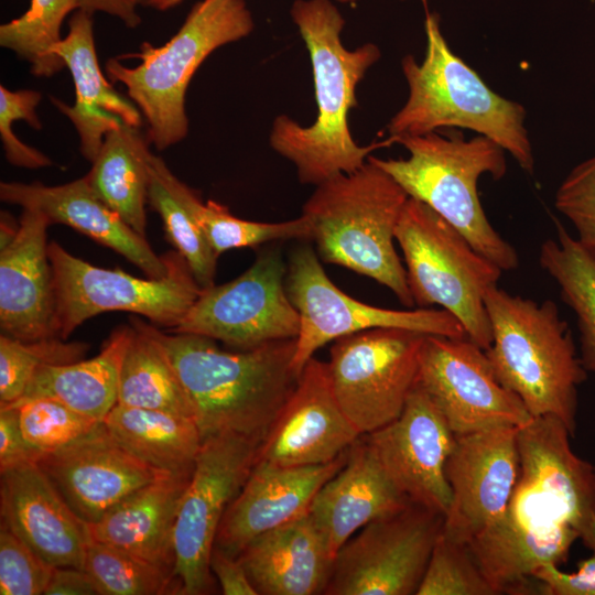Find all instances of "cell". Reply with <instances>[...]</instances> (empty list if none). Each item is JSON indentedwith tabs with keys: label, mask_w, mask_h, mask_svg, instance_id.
I'll return each mask as SVG.
<instances>
[{
	"label": "cell",
	"mask_w": 595,
	"mask_h": 595,
	"mask_svg": "<svg viewBox=\"0 0 595 595\" xmlns=\"http://www.w3.org/2000/svg\"><path fill=\"white\" fill-rule=\"evenodd\" d=\"M291 17L310 55L317 113L309 127L285 115L277 117L269 141L294 164L301 183L316 186L357 171L374 150L393 143L388 138L361 147L348 123L350 110L358 105L356 88L381 53L374 43L355 50L343 45L345 19L331 0H295Z\"/></svg>",
	"instance_id": "cell-1"
},
{
	"label": "cell",
	"mask_w": 595,
	"mask_h": 595,
	"mask_svg": "<svg viewBox=\"0 0 595 595\" xmlns=\"http://www.w3.org/2000/svg\"><path fill=\"white\" fill-rule=\"evenodd\" d=\"M153 333L191 400L202 441L236 433L263 441L294 391L296 338L227 350L194 334Z\"/></svg>",
	"instance_id": "cell-2"
},
{
	"label": "cell",
	"mask_w": 595,
	"mask_h": 595,
	"mask_svg": "<svg viewBox=\"0 0 595 595\" xmlns=\"http://www.w3.org/2000/svg\"><path fill=\"white\" fill-rule=\"evenodd\" d=\"M424 30L426 48L422 63L412 55L401 61L409 96L390 119L388 138L394 142L442 128L468 129L495 141L523 171L532 174L534 159L524 126L526 108L489 88L451 50L437 14L426 11Z\"/></svg>",
	"instance_id": "cell-3"
},
{
	"label": "cell",
	"mask_w": 595,
	"mask_h": 595,
	"mask_svg": "<svg viewBox=\"0 0 595 595\" xmlns=\"http://www.w3.org/2000/svg\"><path fill=\"white\" fill-rule=\"evenodd\" d=\"M407 192L371 160L316 185L302 208L320 259L368 277L413 307L396 228Z\"/></svg>",
	"instance_id": "cell-4"
},
{
	"label": "cell",
	"mask_w": 595,
	"mask_h": 595,
	"mask_svg": "<svg viewBox=\"0 0 595 595\" xmlns=\"http://www.w3.org/2000/svg\"><path fill=\"white\" fill-rule=\"evenodd\" d=\"M493 342L485 350L499 382L529 413L561 420L573 435L577 388L587 371L567 323L551 300L538 303L494 285L485 293Z\"/></svg>",
	"instance_id": "cell-5"
},
{
	"label": "cell",
	"mask_w": 595,
	"mask_h": 595,
	"mask_svg": "<svg viewBox=\"0 0 595 595\" xmlns=\"http://www.w3.org/2000/svg\"><path fill=\"white\" fill-rule=\"evenodd\" d=\"M407 159L369 160L392 176L407 192L454 226L483 256L502 271L519 266L516 249L489 223L478 196V180L489 174L500 180L507 172L505 150L491 139L477 134L444 137L437 131L402 137Z\"/></svg>",
	"instance_id": "cell-6"
},
{
	"label": "cell",
	"mask_w": 595,
	"mask_h": 595,
	"mask_svg": "<svg viewBox=\"0 0 595 595\" xmlns=\"http://www.w3.org/2000/svg\"><path fill=\"white\" fill-rule=\"evenodd\" d=\"M253 28L245 0H202L164 45L143 42L139 53L129 54L140 61L134 67L121 64L119 57L107 60V75L125 86L158 150L187 136L185 94L201 64L218 47L249 35Z\"/></svg>",
	"instance_id": "cell-7"
},
{
	"label": "cell",
	"mask_w": 595,
	"mask_h": 595,
	"mask_svg": "<svg viewBox=\"0 0 595 595\" xmlns=\"http://www.w3.org/2000/svg\"><path fill=\"white\" fill-rule=\"evenodd\" d=\"M408 285L418 307L439 305L484 350L493 342L485 293L504 272L479 253L447 220L409 197L396 228Z\"/></svg>",
	"instance_id": "cell-8"
},
{
	"label": "cell",
	"mask_w": 595,
	"mask_h": 595,
	"mask_svg": "<svg viewBox=\"0 0 595 595\" xmlns=\"http://www.w3.org/2000/svg\"><path fill=\"white\" fill-rule=\"evenodd\" d=\"M165 255L167 273L142 279L120 269L93 266L51 241L48 258L55 281L57 337L67 339L85 321L109 311L142 315L167 331L177 326L202 288L176 250Z\"/></svg>",
	"instance_id": "cell-9"
},
{
	"label": "cell",
	"mask_w": 595,
	"mask_h": 595,
	"mask_svg": "<svg viewBox=\"0 0 595 595\" xmlns=\"http://www.w3.org/2000/svg\"><path fill=\"white\" fill-rule=\"evenodd\" d=\"M285 289L300 317L292 361L298 375L322 346L366 329L403 328L426 335L467 337L458 320L443 309L391 310L347 295L327 277L318 255L307 245L292 251Z\"/></svg>",
	"instance_id": "cell-10"
},
{
	"label": "cell",
	"mask_w": 595,
	"mask_h": 595,
	"mask_svg": "<svg viewBox=\"0 0 595 595\" xmlns=\"http://www.w3.org/2000/svg\"><path fill=\"white\" fill-rule=\"evenodd\" d=\"M261 443L236 433L213 435L202 442L174 528L173 575L178 594L213 591L209 561L217 531L251 473Z\"/></svg>",
	"instance_id": "cell-11"
},
{
	"label": "cell",
	"mask_w": 595,
	"mask_h": 595,
	"mask_svg": "<svg viewBox=\"0 0 595 595\" xmlns=\"http://www.w3.org/2000/svg\"><path fill=\"white\" fill-rule=\"evenodd\" d=\"M425 335L380 327L333 342L327 361L333 390L361 435L387 425L402 412L418 383Z\"/></svg>",
	"instance_id": "cell-12"
},
{
	"label": "cell",
	"mask_w": 595,
	"mask_h": 595,
	"mask_svg": "<svg viewBox=\"0 0 595 595\" xmlns=\"http://www.w3.org/2000/svg\"><path fill=\"white\" fill-rule=\"evenodd\" d=\"M445 515L411 501L357 531L337 551L324 595H414Z\"/></svg>",
	"instance_id": "cell-13"
},
{
	"label": "cell",
	"mask_w": 595,
	"mask_h": 595,
	"mask_svg": "<svg viewBox=\"0 0 595 595\" xmlns=\"http://www.w3.org/2000/svg\"><path fill=\"white\" fill-rule=\"evenodd\" d=\"M286 266L278 248L261 251L239 277L202 292L177 326L234 349L298 337L300 317L285 289Z\"/></svg>",
	"instance_id": "cell-14"
},
{
	"label": "cell",
	"mask_w": 595,
	"mask_h": 595,
	"mask_svg": "<svg viewBox=\"0 0 595 595\" xmlns=\"http://www.w3.org/2000/svg\"><path fill=\"white\" fill-rule=\"evenodd\" d=\"M570 436L552 415L532 418L518 428L519 477L509 511L576 531L595 515V466L572 451Z\"/></svg>",
	"instance_id": "cell-15"
},
{
	"label": "cell",
	"mask_w": 595,
	"mask_h": 595,
	"mask_svg": "<svg viewBox=\"0 0 595 595\" xmlns=\"http://www.w3.org/2000/svg\"><path fill=\"white\" fill-rule=\"evenodd\" d=\"M418 383L455 435L532 420L521 399L497 379L483 348L469 338L425 335Z\"/></svg>",
	"instance_id": "cell-16"
},
{
	"label": "cell",
	"mask_w": 595,
	"mask_h": 595,
	"mask_svg": "<svg viewBox=\"0 0 595 595\" xmlns=\"http://www.w3.org/2000/svg\"><path fill=\"white\" fill-rule=\"evenodd\" d=\"M518 428L499 426L455 435L445 464L452 501L443 534L468 543L502 515L519 477Z\"/></svg>",
	"instance_id": "cell-17"
},
{
	"label": "cell",
	"mask_w": 595,
	"mask_h": 595,
	"mask_svg": "<svg viewBox=\"0 0 595 595\" xmlns=\"http://www.w3.org/2000/svg\"><path fill=\"white\" fill-rule=\"evenodd\" d=\"M364 436L389 478L411 501L447 512L452 490L445 464L455 434L419 383L396 420Z\"/></svg>",
	"instance_id": "cell-18"
},
{
	"label": "cell",
	"mask_w": 595,
	"mask_h": 595,
	"mask_svg": "<svg viewBox=\"0 0 595 595\" xmlns=\"http://www.w3.org/2000/svg\"><path fill=\"white\" fill-rule=\"evenodd\" d=\"M36 465L87 524L165 474L123 448L104 422L69 445L41 455Z\"/></svg>",
	"instance_id": "cell-19"
},
{
	"label": "cell",
	"mask_w": 595,
	"mask_h": 595,
	"mask_svg": "<svg viewBox=\"0 0 595 595\" xmlns=\"http://www.w3.org/2000/svg\"><path fill=\"white\" fill-rule=\"evenodd\" d=\"M360 436L336 399L327 361L313 357L262 441L257 462L279 466L326 464Z\"/></svg>",
	"instance_id": "cell-20"
},
{
	"label": "cell",
	"mask_w": 595,
	"mask_h": 595,
	"mask_svg": "<svg viewBox=\"0 0 595 595\" xmlns=\"http://www.w3.org/2000/svg\"><path fill=\"white\" fill-rule=\"evenodd\" d=\"M1 521L36 554L58 567L84 570L88 524L36 463L0 472Z\"/></svg>",
	"instance_id": "cell-21"
},
{
	"label": "cell",
	"mask_w": 595,
	"mask_h": 595,
	"mask_svg": "<svg viewBox=\"0 0 595 595\" xmlns=\"http://www.w3.org/2000/svg\"><path fill=\"white\" fill-rule=\"evenodd\" d=\"M348 450L320 465L279 466L256 462L228 506L215 545L237 556L255 538L309 512L321 487L346 463Z\"/></svg>",
	"instance_id": "cell-22"
},
{
	"label": "cell",
	"mask_w": 595,
	"mask_h": 595,
	"mask_svg": "<svg viewBox=\"0 0 595 595\" xmlns=\"http://www.w3.org/2000/svg\"><path fill=\"white\" fill-rule=\"evenodd\" d=\"M14 239L0 249V329L21 340L57 337L54 272L47 217L22 208Z\"/></svg>",
	"instance_id": "cell-23"
},
{
	"label": "cell",
	"mask_w": 595,
	"mask_h": 595,
	"mask_svg": "<svg viewBox=\"0 0 595 595\" xmlns=\"http://www.w3.org/2000/svg\"><path fill=\"white\" fill-rule=\"evenodd\" d=\"M4 203L42 212L51 224H64L123 256L149 278L167 273L166 255L158 256L147 238L134 231L91 190L86 176L56 186L40 182H1Z\"/></svg>",
	"instance_id": "cell-24"
},
{
	"label": "cell",
	"mask_w": 595,
	"mask_h": 595,
	"mask_svg": "<svg viewBox=\"0 0 595 595\" xmlns=\"http://www.w3.org/2000/svg\"><path fill=\"white\" fill-rule=\"evenodd\" d=\"M576 539L569 524L533 522L506 509L467 544L498 595H548L533 574L544 564L565 562Z\"/></svg>",
	"instance_id": "cell-25"
},
{
	"label": "cell",
	"mask_w": 595,
	"mask_h": 595,
	"mask_svg": "<svg viewBox=\"0 0 595 595\" xmlns=\"http://www.w3.org/2000/svg\"><path fill=\"white\" fill-rule=\"evenodd\" d=\"M410 502L361 435L348 448L345 465L317 491L309 515L335 558L342 545L367 523Z\"/></svg>",
	"instance_id": "cell-26"
},
{
	"label": "cell",
	"mask_w": 595,
	"mask_h": 595,
	"mask_svg": "<svg viewBox=\"0 0 595 595\" xmlns=\"http://www.w3.org/2000/svg\"><path fill=\"white\" fill-rule=\"evenodd\" d=\"M54 52L64 61L75 86V104L68 106L52 97V102L74 125L80 152L90 163L96 159L105 136L123 123L141 127L138 107L121 96L105 78L98 64L93 14L77 9L68 23V34Z\"/></svg>",
	"instance_id": "cell-27"
},
{
	"label": "cell",
	"mask_w": 595,
	"mask_h": 595,
	"mask_svg": "<svg viewBox=\"0 0 595 595\" xmlns=\"http://www.w3.org/2000/svg\"><path fill=\"white\" fill-rule=\"evenodd\" d=\"M237 559L258 595L324 594L334 562L309 512L252 539Z\"/></svg>",
	"instance_id": "cell-28"
},
{
	"label": "cell",
	"mask_w": 595,
	"mask_h": 595,
	"mask_svg": "<svg viewBox=\"0 0 595 595\" xmlns=\"http://www.w3.org/2000/svg\"><path fill=\"white\" fill-rule=\"evenodd\" d=\"M193 469L162 474L133 493L88 524L91 538L173 574L174 528Z\"/></svg>",
	"instance_id": "cell-29"
},
{
	"label": "cell",
	"mask_w": 595,
	"mask_h": 595,
	"mask_svg": "<svg viewBox=\"0 0 595 595\" xmlns=\"http://www.w3.org/2000/svg\"><path fill=\"white\" fill-rule=\"evenodd\" d=\"M131 334V325L118 326L95 357L41 367L19 400L51 398L104 421L117 404L120 366Z\"/></svg>",
	"instance_id": "cell-30"
},
{
	"label": "cell",
	"mask_w": 595,
	"mask_h": 595,
	"mask_svg": "<svg viewBox=\"0 0 595 595\" xmlns=\"http://www.w3.org/2000/svg\"><path fill=\"white\" fill-rule=\"evenodd\" d=\"M148 134L123 123L109 131L86 176L94 193L134 231L145 237L149 162Z\"/></svg>",
	"instance_id": "cell-31"
},
{
	"label": "cell",
	"mask_w": 595,
	"mask_h": 595,
	"mask_svg": "<svg viewBox=\"0 0 595 595\" xmlns=\"http://www.w3.org/2000/svg\"><path fill=\"white\" fill-rule=\"evenodd\" d=\"M102 422L123 448L151 467L164 473L194 468L203 441L193 419L117 403Z\"/></svg>",
	"instance_id": "cell-32"
},
{
	"label": "cell",
	"mask_w": 595,
	"mask_h": 595,
	"mask_svg": "<svg viewBox=\"0 0 595 595\" xmlns=\"http://www.w3.org/2000/svg\"><path fill=\"white\" fill-rule=\"evenodd\" d=\"M132 334L123 355L117 403L169 412L194 420L191 400L153 324L130 317Z\"/></svg>",
	"instance_id": "cell-33"
},
{
	"label": "cell",
	"mask_w": 595,
	"mask_h": 595,
	"mask_svg": "<svg viewBox=\"0 0 595 595\" xmlns=\"http://www.w3.org/2000/svg\"><path fill=\"white\" fill-rule=\"evenodd\" d=\"M192 191L170 171L160 156L151 155L148 203L161 216L169 240L204 289L214 284L218 255L210 247L192 212Z\"/></svg>",
	"instance_id": "cell-34"
},
{
	"label": "cell",
	"mask_w": 595,
	"mask_h": 595,
	"mask_svg": "<svg viewBox=\"0 0 595 595\" xmlns=\"http://www.w3.org/2000/svg\"><path fill=\"white\" fill-rule=\"evenodd\" d=\"M556 230V240L541 245L539 262L558 283L562 301L574 312L581 364L595 374V259L560 223Z\"/></svg>",
	"instance_id": "cell-35"
},
{
	"label": "cell",
	"mask_w": 595,
	"mask_h": 595,
	"mask_svg": "<svg viewBox=\"0 0 595 595\" xmlns=\"http://www.w3.org/2000/svg\"><path fill=\"white\" fill-rule=\"evenodd\" d=\"M78 8V0H31L21 17L1 24L0 45L26 61L32 75L51 77L66 67L54 48L64 19Z\"/></svg>",
	"instance_id": "cell-36"
},
{
	"label": "cell",
	"mask_w": 595,
	"mask_h": 595,
	"mask_svg": "<svg viewBox=\"0 0 595 595\" xmlns=\"http://www.w3.org/2000/svg\"><path fill=\"white\" fill-rule=\"evenodd\" d=\"M84 570L99 595L178 594L172 573L93 538L86 549Z\"/></svg>",
	"instance_id": "cell-37"
},
{
	"label": "cell",
	"mask_w": 595,
	"mask_h": 595,
	"mask_svg": "<svg viewBox=\"0 0 595 595\" xmlns=\"http://www.w3.org/2000/svg\"><path fill=\"white\" fill-rule=\"evenodd\" d=\"M190 206L218 256L229 249L256 247L277 240L311 239V226L303 215L281 223L245 220L214 201L204 203L194 190L190 195Z\"/></svg>",
	"instance_id": "cell-38"
},
{
	"label": "cell",
	"mask_w": 595,
	"mask_h": 595,
	"mask_svg": "<svg viewBox=\"0 0 595 595\" xmlns=\"http://www.w3.org/2000/svg\"><path fill=\"white\" fill-rule=\"evenodd\" d=\"M88 348L87 343L58 337L21 340L1 334L0 405L18 401L41 367L78 361Z\"/></svg>",
	"instance_id": "cell-39"
},
{
	"label": "cell",
	"mask_w": 595,
	"mask_h": 595,
	"mask_svg": "<svg viewBox=\"0 0 595 595\" xmlns=\"http://www.w3.org/2000/svg\"><path fill=\"white\" fill-rule=\"evenodd\" d=\"M7 405L17 407L22 434L41 455L69 445L102 422L51 398L19 400Z\"/></svg>",
	"instance_id": "cell-40"
},
{
	"label": "cell",
	"mask_w": 595,
	"mask_h": 595,
	"mask_svg": "<svg viewBox=\"0 0 595 595\" xmlns=\"http://www.w3.org/2000/svg\"><path fill=\"white\" fill-rule=\"evenodd\" d=\"M416 595H498L476 563L467 543L443 532L432 551Z\"/></svg>",
	"instance_id": "cell-41"
},
{
	"label": "cell",
	"mask_w": 595,
	"mask_h": 595,
	"mask_svg": "<svg viewBox=\"0 0 595 595\" xmlns=\"http://www.w3.org/2000/svg\"><path fill=\"white\" fill-rule=\"evenodd\" d=\"M54 567L0 522L1 595L44 594Z\"/></svg>",
	"instance_id": "cell-42"
},
{
	"label": "cell",
	"mask_w": 595,
	"mask_h": 595,
	"mask_svg": "<svg viewBox=\"0 0 595 595\" xmlns=\"http://www.w3.org/2000/svg\"><path fill=\"white\" fill-rule=\"evenodd\" d=\"M554 206L595 259V155L575 165L556 190Z\"/></svg>",
	"instance_id": "cell-43"
},
{
	"label": "cell",
	"mask_w": 595,
	"mask_h": 595,
	"mask_svg": "<svg viewBox=\"0 0 595 595\" xmlns=\"http://www.w3.org/2000/svg\"><path fill=\"white\" fill-rule=\"evenodd\" d=\"M533 576L545 586L548 595H595V552L581 561L575 572L566 573L548 563Z\"/></svg>",
	"instance_id": "cell-44"
},
{
	"label": "cell",
	"mask_w": 595,
	"mask_h": 595,
	"mask_svg": "<svg viewBox=\"0 0 595 595\" xmlns=\"http://www.w3.org/2000/svg\"><path fill=\"white\" fill-rule=\"evenodd\" d=\"M40 456L22 434L17 407L0 405V472L36 463Z\"/></svg>",
	"instance_id": "cell-45"
},
{
	"label": "cell",
	"mask_w": 595,
	"mask_h": 595,
	"mask_svg": "<svg viewBox=\"0 0 595 595\" xmlns=\"http://www.w3.org/2000/svg\"><path fill=\"white\" fill-rule=\"evenodd\" d=\"M209 565L223 594L258 595L237 556L214 547Z\"/></svg>",
	"instance_id": "cell-46"
},
{
	"label": "cell",
	"mask_w": 595,
	"mask_h": 595,
	"mask_svg": "<svg viewBox=\"0 0 595 595\" xmlns=\"http://www.w3.org/2000/svg\"><path fill=\"white\" fill-rule=\"evenodd\" d=\"M45 595H99L89 574L76 567H54Z\"/></svg>",
	"instance_id": "cell-47"
},
{
	"label": "cell",
	"mask_w": 595,
	"mask_h": 595,
	"mask_svg": "<svg viewBox=\"0 0 595 595\" xmlns=\"http://www.w3.org/2000/svg\"><path fill=\"white\" fill-rule=\"evenodd\" d=\"M142 2L143 0H78V9L89 14L105 12L120 19L126 26L136 28L141 23L138 6Z\"/></svg>",
	"instance_id": "cell-48"
},
{
	"label": "cell",
	"mask_w": 595,
	"mask_h": 595,
	"mask_svg": "<svg viewBox=\"0 0 595 595\" xmlns=\"http://www.w3.org/2000/svg\"><path fill=\"white\" fill-rule=\"evenodd\" d=\"M19 221H14L10 214L1 212L0 219V249L6 248L17 236Z\"/></svg>",
	"instance_id": "cell-49"
},
{
	"label": "cell",
	"mask_w": 595,
	"mask_h": 595,
	"mask_svg": "<svg viewBox=\"0 0 595 595\" xmlns=\"http://www.w3.org/2000/svg\"><path fill=\"white\" fill-rule=\"evenodd\" d=\"M578 539L586 548L595 552V515L591 516L577 530Z\"/></svg>",
	"instance_id": "cell-50"
},
{
	"label": "cell",
	"mask_w": 595,
	"mask_h": 595,
	"mask_svg": "<svg viewBox=\"0 0 595 595\" xmlns=\"http://www.w3.org/2000/svg\"><path fill=\"white\" fill-rule=\"evenodd\" d=\"M183 0H143L142 4L159 11H165L177 6Z\"/></svg>",
	"instance_id": "cell-51"
},
{
	"label": "cell",
	"mask_w": 595,
	"mask_h": 595,
	"mask_svg": "<svg viewBox=\"0 0 595 595\" xmlns=\"http://www.w3.org/2000/svg\"><path fill=\"white\" fill-rule=\"evenodd\" d=\"M344 4H355L358 0H336Z\"/></svg>",
	"instance_id": "cell-52"
},
{
	"label": "cell",
	"mask_w": 595,
	"mask_h": 595,
	"mask_svg": "<svg viewBox=\"0 0 595 595\" xmlns=\"http://www.w3.org/2000/svg\"><path fill=\"white\" fill-rule=\"evenodd\" d=\"M402 1V0H401ZM423 4V7L426 9V6H428V0H420Z\"/></svg>",
	"instance_id": "cell-53"
}]
</instances>
